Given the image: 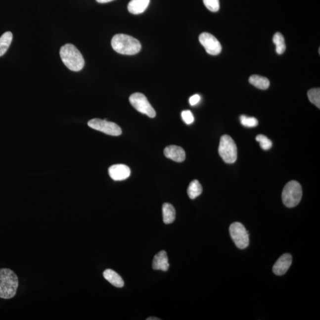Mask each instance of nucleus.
<instances>
[{"label":"nucleus","mask_w":320,"mask_h":320,"mask_svg":"<svg viewBox=\"0 0 320 320\" xmlns=\"http://www.w3.org/2000/svg\"><path fill=\"white\" fill-rule=\"evenodd\" d=\"M111 45L116 52L122 55H136L141 49V45L138 40L124 34L115 35L112 38Z\"/></svg>","instance_id":"nucleus-1"},{"label":"nucleus","mask_w":320,"mask_h":320,"mask_svg":"<svg viewBox=\"0 0 320 320\" xmlns=\"http://www.w3.org/2000/svg\"><path fill=\"white\" fill-rule=\"evenodd\" d=\"M59 53L62 62L69 70L78 72L85 67V59L80 50L74 45H65L61 47Z\"/></svg>","instance_id":"nucleus-2"},{"label":"nucleus","mask_w":320,"mask_h":320,"mask_svg":"<svg viewBox=\"0 0 320 320\" xmlns=\"http://www.w3.org/2000/svg\"><path fill=\"white\" fill-rule=\"evenodd\" d=\"M19 280L10 269H0V298L8 300L16 294Z\"/></svg>","instance_id":"nucleus-3"},{"label":"nucleus","mask_w":320,"mask_h":320,"mask_svg":"<svg viewBox=\"0 0 320 320\" xmlns=\"http://www.w3.org/2000/svg\"><path fill=\"white\" fill-rule=\"evenodd\" d=\"M303 190L301 184L297 181L288 182L284 187L282 197L283 204L287 207L293 208L300 202Z\"/></svg>","instance_id":"nucleus-4"},{"label":"nucleus","mask_w":320,"mask_h":320,"mask_svg":"<svg viewBox=\"0 0 320 320\" xmlns=\"http://www.w3.org/2000/svg\"><path fill=\"white\" fill-rule=\"evenodd\" d=\"M218 152L224 162L232 164L237 158V147L234 140L229 136H223L221 137Z\"/></svg>","instance_id":"nucleus-5"},{"label":"nucleus","mask_w":320,"mask_h":320,"mask_svg":"<svg viewBox=\"0 0 320 320\" xmlns=\"http://www.w3.org/2000/svg\"><path fill=\"white\" fill-rule=\"evenodd\" d=\"M229 234L238 249H246L249 245V232L240 223H234L229 227Z\"/></svg>","instance_id":"nucleus-6"},{"label":"nucleus","mask_w":320,"mask_h":320,"mask_svg":"<svg viewBox=\"0 0 320 320\" xmlns=\"http://www.w3.org/2000/svg\"><path fill=\"white\" fill-rule=\"evenodd\" d=\"M131 105L140 113L147 115L148 117L153 118L156 116L154 109L149 103L147 98L140 92H136L130 97Z\"/></svg>","instance_id":"nucleus-7"},{"label":"nucleus","mask_w":320,"mask_h":320,"mask_svg":"<svg viewBox=\"0 0 320 320\" xmlns=\"http://www.w3.org/2000/svg\"><path fill=\"white\" fill-rule=\"evenodd\" d=\"M90 127L95 130L112 136H119L122 134V130L117 124L107 121L106 119H93L88 122Z\"/></svg>","instance_id":"nucleus-8"},{"label":"nucleus","mask_w":320,"mask_h":320,"mask_svg":"<svg viewBox=\"0 0 320 320\" xmlns=\"http://www.w3.org/2000/svg\"><path fill=\"white\" fill-rule=\"evenodd\" d=\"M200 43L205 47L206 52L212 55L220 54L222 46L219 41L214 36L209 33H203L199 38Z\"/></svg>","instance_id":"nucleus-9"},{"label":"nucleus","mask_w":320,"mask_h":320,"mask_svg":"<svg viewBox=\"0 0 320 320\" xmlns=\"http://www.w3.org/2000/svg\"><path fill=\"white\" fill-rule=\"evenodd\" d=\"M109 174L113 181H124L130 177L131 170L125 164H115L109 169Z\"/></svg>","instance_id":"nucleus-10"},{"label":"nucleus","mask_w":320,"mask_h":320,"mask_svg":"<svg viewBox=\"0 0 320 320\" xmlns=\"http://www.w3.org/2000/svg\"><path fill=\"white\" fill-rule=\"evenodd\" d=\"M292 257L290 254H284L280 256L275 263L273 267V272L277 276H282L286 273L292 265Z\"/></svg>","instance_id":"nucleus-11"},{"label":"nucleus","mask_w":320,"mask_h":320,"mask_svg":"<svg viewBox=\"0 0 320 320\" xmlns=\"http://www.w3.org/2000/svg\"><path fill=\"white\" fill-rule=\"evenodd\" d=\"M164 155L167 158L176 162L181 163L186 158V153L183 148L177 145H170L164 149Z\"/></svg>","instance_id":"nucleus-12"},{"label":"nucleus","mask_w":320,"mask_h":320,"mask_svg":"<svg viewBox=\"0 0 320 320\" xmlns=\"http://www.w3.org/2000/svg\"><path fill=\"white\" fill-rule=\"evenodd\" d=\"M169 266L168 256L166 251H161L154 256L152 262V268L154 270L165 272L168 271Z\"/></svg>","instance_id":"nucleus-13"},{"label":"nucleus","mask_w":320,"mask_h":320,"mask_svg":"<svg viewBox=\"0 0 320 320\" xmlns=\"http://www.w3.org/2000/svg\"><path fill=\"white\" fill-rule=\"evenodd\" d=\"M150 0H131L128 5V11L133 14L143 13L147 8Z\"/></svg>","instance_id":"nucleus-14"},{"label":"nucleus","mask_w":320,"mask_h":320,"mask_svg":"<svg viewBox=\"0 0 320 320\" xmlns=\"http://www.w3.org/2000/svg\"><path fill=\"white\" fill-rule=\"evenodd\" d=\"M103 276L105 279L117 288H122L124 286V282L120 275L112 269H106L103 272Z\"/></svg>","instance_id":"nucleus-15"},{"label":"nucleus","mask_w":320,"mask_h":320,"mask_svg":"<svg viewBox=\"0 0 320 320\" xmlns=\"http://www.w3.org/2000/svg\"><path fill=\"white\" fill-rule=\"evenodd\" d=\"M163 217L164 223L170 224L174 222L176 218V211L173 206L169 203L163 205Z\"/></svg>","instance_id":"nucleus-16"},{"label":"nucleus","mask_w":320,"mask_h":320,"mask_svg":"<svg viewBox=\"0 0 320 320\" xmlns=\"http://www.w3.org/2000/svg\"><path fill=\"white\" fill-rule=\"evenodd\" d=\"M249 83L251 85L261 90H266L270 86V82L267 78L258 76V75H253L250 77Z\"/></svg>","instance_id":"nucleus-17"},{"label":"nucleus","mask_w":320,"mask_h":320,"mask_svg":"<svg viewBox=\"0 0 320 320\" xmlns=\"http://www.w3.org/2000/svg\"><path fill=\"white\" fill-rule=\"evenodd\" d=\"M13 40V34L11 32L4 33L0 37V56L4 55L7 51Z\"/></svg>","instance_id":"nucleus-18"},{"label":"nucleus","mask_w":320,"mask_h":320,"mask_svg":"<svg viewBox=\"0 0 320 320\" xmlns=\"http://www.w3.org/2000/svg\"><path fill=\"white\" fill-rule=\"evenodd\" d=\"M202 192V187L198 181L194 180L191 182L187 189L188 196L191 199L196 198Z\"/></svg>","instance_id":"nucleus-19"},{"label":"nucleus","mask_w":320,"mask_h":320,"mask_svg":"<svg viewBox=\"0 0 320 320\" xmlns=\"http://www.w3.org/2000/svg\"><path fill=\"white\" fill-rule=\"evenodd\" d=\"M273 42L276 46V51L277 54H282L286 50L285 39H284L283 36L280 33H276L274 35Z\"/></svg>","instance_id":"nucleus-20"},{"label":"nucleus","mask_w":320,"mask_h":320,"mask_svg":"<svg viewBox=\"0 0 320 320\" xmlns=\"http://www.w3.org/2000/svg\"><path fill=\"white\" fill-rule=\"evenodd\" d=\"M308 97L313 104L320 109V89L319 88L312 89L308 91Z\"/></svg>","instance_id":"nucleus-21"},{"label":"nucleus","mask_w":320,"mask_h":320,"mask_svg":"<svg viewBox=\"0 0 320 320\" xmlns=\"http://www.w3.org/2000/svg\"><path fill=\"white\" fill-rule=\"evenodd\" d=\"M257 142H259L260 147L263 150H269L272 148V142L270 139L268 138L267 137L263 136V135H259L256 137Z\"/></svg>","instance_id":"nucleus-22"},{"label":"nucleus","mask_w":320,"mask_h":320,"mask_svg":"<svg viewBox=\"0 0 320 320\" xmlns=\"http://www.w3.org/2000/svg\"><path fill=\"white\" fill-rule=\"evenodd\" d=\"M240 119L241 125L245 127L253 128L258 125V121L254 117H248L247 116L242 115Z\"/></svg>","instance_id":"nucleus-23"},{"label":"nucleus","mask_w":320,"mask_h":320,"mask_svg":"<svg viewBox=\"0 0 320 320\" xmlns=\"http://www.w3.org/2000/svg\"><path fill=\"white\" fill-rule=\"evenodd\" d=\"M206 7L212 12H217L220 10L219 0H203Z\"/></svg>","instance_id":"nucleus-24"},{"label":"nucleus","mask_w":320,"mask_h":320,"mask_svg":"<svg viewBox=\"0 0 320 320\" xmlns=\"http://www.w3.org/2000/svg\"><path fill=\"white\" fill-rule=\"evenodd\" d=\"M182 118L187 125H190L194 121V116L190 110H184L182 112Z\"/></svg>","instance_id":"nucleus-25"},{"label":"nucleus","mask_w":320,"mask_h":320,"mask_svg":"<svg viewBox=\"0 0 320 320\" xmlns=\"http://www.w3.org/2000/svg\"><path fill=\"white\" fill-rule=\"evenodd\" d=\"M200 96L199 94H194L189 98V103L191 106H195L199 102Z\"/></svg>","instance_id":"nucleus-26"},{"label":"nucleus","mask_w":320,"mask_h":320,"mask_svg":"<svg viewBox=\"0 0 320 320\" xmlns=\"http://www.w3.org/2000/svg\"><path fill=\"white\" fill-rule=\"evenodd\" d=\"M112 1H113V0H96V1L99 3H106Z\"/></svg>","instance_id":"nucleus-27"},{"label":"nucleus","mask_w":320,"mask_h":320,"mask_svg":"<svg viewBox=\"0 0 320 320\" xmlns=\"http://www.w3.org/2000/svg\"><path fill=\"white\" fill-rule=\"evenodd\" d=\"M147 320H160V319H157L156 318H149L147 319Z\"/></svg>","instance_id":"nucleus-28"}]
</instances>
